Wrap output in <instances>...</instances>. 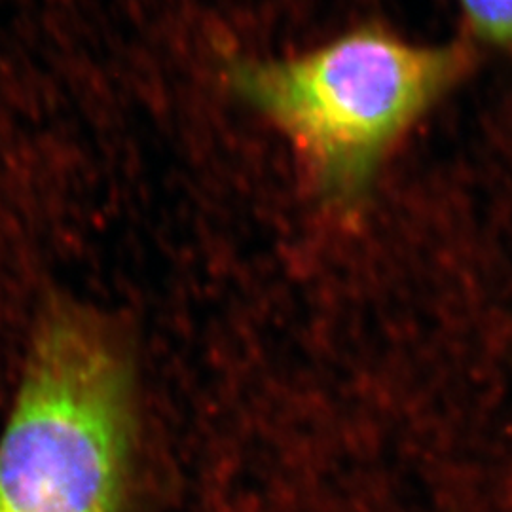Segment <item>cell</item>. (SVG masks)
I'll return each mask as SVG.
<instances>
[{"label": "cell", "mask_w": 512, "mask_h": 512, "mask_svg": "<svg viewBox=\"0 0 512 512\" xmlns=\"http://www.w3.org/2000/svg\"><path fill=\"white\" fill-rule=\"evenodd\" d=\"M476 35L512 52V0H459Z\"/></svg>", "instance_id": "cell-3"}, {"label": "cell", "mask_w": 512, "mask_h": 512, "mask_svg": "<svg viewBox=\"0 0 512 512\" xmlns=\"http://www.w3.org/2000/svg\"><path fill=\"white\" fill-rule=\"evenodd\" d=\"M126 385L109 344L73 319L38 338L0 439V512H112Z\"/></svg>", "instance_id": "cell-2"}, {"label": "cell", "mask_w": 512, "mask_h": 512, "mask_svg": "<svg viewBox=\"0 0 512 512\" xmlns=\"http://www.w3.org/2000/svg\"><path fill=\"white\" fill-rule=\"evenodd\" d=\"M469 63L463 44H416L370 25L296 57L239 59L226 76L293 143L315 190L348 207Z\"/></svg>", "instance_id": "cell-1"}]
</instances>
